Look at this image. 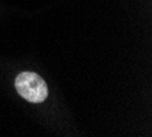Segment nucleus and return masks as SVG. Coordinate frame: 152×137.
<instances>
[{
    "label": "nucleus",
    "instance_id": "1",
    "mask_svg": "<svg viewBox=\"0 0 152 137\" xmlns=\"http://www.w3.org/2000/svg\"><path fill=\"white\" fill-rule=\"evenodd\" d=\"M15 88L22 97L30 103H41L48 96L45 81L33 71H23L15 78Z\"/></svg>",
    "mask_w": 152,
    "mask_h": 137
}]
</instances>
